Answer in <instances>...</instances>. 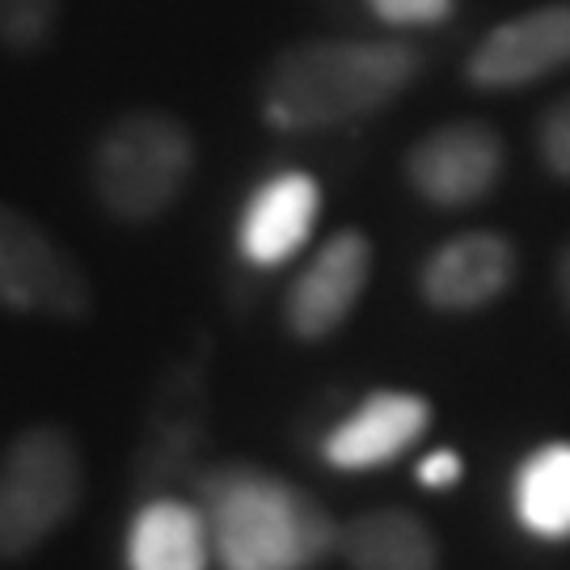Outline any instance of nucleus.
<instances>
[{
  "mask_svg": "<svg viewBox=\"0 0 570 570\" xmlns=\"http://www.w3.org/2000/svg\"><path fill=\"white\" fill-rule=\"evenodd\" d=\"M195 503L225 570H313L338 550V524L305 487L245 461L195 478Z\"/></svg>",
  "mask_w": 570,
  "mask_h": 570,
  "instance_id": "f257e3e1",
  "label": "nucleus"
},
{
  "mask_svg": "<svg viewBox=\"0 0 570 570\" xmlns=\"http://www.w3.org/2000/svg\"><path fill=\"white\" fill-rule=\"evenodd\" d=\"M419 77L410 42L313 39L275 56L263 81L266 119L284 131H326L376 115Z\"/></svg>",
  "mask_w": 570,
  "mask_h": 570,
  "instance_id": "f03ea898",
  "label": "nucleus"
},
{
  "mask_svg": "<svg viewBox=\"0 0 570 570\" xmlns=\"http://www.w3.org/2000/svg\"><path fill=\"white\" fill-rule=\"evenodd\" d=\"M195 174V140L183 122L165 110L119 115L94 144V195L127 225H148L183 199Z\"/></svg>",
  "mask_w": 570,
  "mask_h": 570,
  "instance_id": "7ed1b4c3",
  "label": "nucleus"
},
{
  "mask_svg": "<svg viewBox=\"0 0 570 570\" xmlns=\"http://www.w3.org/2000/svg\"><path fill=\"white\" fill-rule=\"evenodd\" d=\"M85 490L81 452L56 423L26 428L0 456V562L30 558L68 524Z\"/></svg>",
  "mask_w": 570,
  "mask_h": 570,
  "instance_id": "20e7f679",
  "label": "nucleus"
},
{
  "mask_svg": "<svg viewBox=\"0 0 570 570\" xmlns=\"http://www.w3.org/2000/svg\"><path fill=\"white\" fill-rule=\"evenodd\" d=\"M0 301L18 313L77 322L94 308L81 263L39 220L0 204Z\"/></svg>",
  "mask_w": 570,
  "mask_h": 570,
  "instance_id": "39448f33",
  "label": "nucleus"
},
{
  "mask_svg": "<svg viewBox=\"0 0 570 570\" xmlns=\"http://www.w3.org/2000/svg\"><path fill=\"white\" fill-rule=\"evenodd\" d=\"M508 148L487 122H444L410 148V186L435 207L482 204L503 178Z\"/></svg>",
  "mask_w": 570,
  "mask_h": 570,
  "instance_id": "423d86ee",
  "label": "nucleus"
},
{
  "mask_svg": "<svg viewBox=\"0 0 570 570\" xmlns=\"http://www.w3.org/2000/svg\"><path fill=\"white\" fill-rule=\"evenodd\" d=\"M207 440V385L199 364H178L161 381L136 452V487L157 499L174 482L190 478Z\"/></svg>",
  "mask_w": 570,
  "mask_h": 570,
  "instance_id": "0eeeda50",
  "label": "nucleus"
},
{
  "mask_svg": "<svg viewBox=\"0 0 570 570\" xmlns=\"http://www.w3.org/2000/svg\"><path fill=\"white\" fill-rule=\"evenodd\" d=\"M367 275H372V245H367L364 233H351V228L334 233L313 254V263L296 275V284L287 287V330L305 343L330 338L351 317V308L360 305Z\"/></svg>",
  "mask_w": 570,
  "mask_h": 570,
  "instance_id": "6e6552de",
  "label": "nucleus"
},
{
  "mask_svg": "<svg viewBox=\"0 0 570 570\" xmlns=\"http://www.w3.org/2000/svg\"><path fill=\"white\" fill-rule=\"evenodd\" d=\"M570 63V4H541L503 21L469 56L478 89H520Z\"/></svg>",
  "mask_w": 570,
  "mask_h": 570,
  "instance_id": "1a4fd4ad",
  "label": "nucleus"
},
{
  "mask_svg": "<svg viewBox=\"0 0 570 570\" xmlns=\"http://www.w3.org/2000/svg\"><path fill=\"white\" fill-rule=\"evenodd\" d=\"M431 423V406L406 389H381L364 406H355L338 428L326 435L322 456L343 473L393 465L406 449L423 440Z\"/></svg>",
  "mask_w": 570,
  "mask_h": 570,
  "instance_id": "9d476101",
  "label": "nucleus"
},
{
  "mask_svg": "<svg viewBox=\"0 0 570 570\" xmlns=\"http://www.w3.org/2000/svg\"><path fill=\"white\" fill-rule=\"evenodd\" d=\"M515 279V245L499 233H461L419 271V292L440 313H469L499 301Z\"/></svg>",
  "mask_w": 570,
  "mask_h": 570,
  "instance_id": "9b49d317",
  "label": "nucleus"
},
{
  "mask_svg": "<svg viewBox=\"0 0 570 570\" xmlns=\"http://www.w3.org/2000/svg\"><path fill=\"white\" fill-rule=\"evenodd\" d=\"M317 183L301 169H284L275 178H266L242 212L237 225V245H242L245 263L254 266H279L287 263L313 233L317 220Z\"/></svg>",
  "mask_w": 570,
  "mask_h": 570,
  "instance_id": "f8f14e48",
  "label": "nucleus"
},
{
  "mask_svg": "<svg viewBox=\"0 0 570 570\" xmlns=\"http://www.w3.org/2000/svg\"><path fill=\"white\" fill-rule=\"evenodd\" d=\"M212 532L199 503L157 494L148 499L127 532V570H207Z\"/></svg>",
  "mask_w": 570,
  "mask_h": 570,
  "instance_id": "ddd939ff",
  "label": "nucleus"
},
{
  "mask_svg": "<svg viewBox=\"0 0 570 570\" xmlns=\"http://www.w3.org/2000/svg\"><path fill=\"white\" fill-rule=\"evenodd\" d=\"M338 553L351 570H440L435 532L402 508H376L338 529Z\"/></svg>",
  "mask_w": 570,
  "mask_h": 570,
  "instance_id": "4468645a",
  "label": "nucleus"
},
{
  "mask_svg": "<svg viewBox=\"0 0 570 570\" xmlns=\"http://www.w3.org/2000/svg\"><path fill=\"white\" fill-rule=\"evenodd\" d=\"M515 515L541 541H570V444H546L515 473Z\"/></svg>",
  "mask_w": 570,
  "mask_h": 570,
  "instance_id": "2eb2a0df",
  "label": "nucleus"
},
{
  "mask_svg": "<svg viewBox=\"0 0 570 570\" xmlns=\"http://www.w3.org/2000/svg\"><path fill=\"white\" fill-rule=\"evenodd\" d=\"M60 18V0H0V47L4 51H39Z\"/></svg>",
  "mask_w": 570,
  "mask_h": 570,
  "instance_id": "dca6fc26",
  "label": "nucleus"
},
{
  "mask_svg": "<svg viewBox=\"0 0 570 570\" xmlns=\"http://www.w3.org/2000/svg\"><path fill=\"white\" fill-rule=\"evenodd\" d=\"M537 144H541V161L550 165V174L570 183V98H562V102H553L546 110Z\"/></svg>",
  "mask_w": 570,
  "mask_h": 570,
  "instance_id": "f3484780",
  "label": "nucleus"
},
{
  "mask_svg": "<svg viewBox=\"0 0 570 570\" xmlns=\"http://www.w3.org/2000/svg\"><path fill=\"white\" fill-rule=\"evenodd\" d=\"M367 4L389 26H440L452 13V0H367Z\"/></svg>",
  "mask_w": 570,
  "mask_h": 570,
  "instance_id": "a211bd4d",
  "label": "nucleus"
},
{
  "mask_svg": "<svg viewBox=\"0 0 570 570\" xmlns=\"http://www.w3.org/2000/svg\"><path fill=\"white\" fill-rule=\"evenodd\" d=\"M461 473H465V465H461V456H456L452 449H435L419 461V482L431 487V490L456 487V482H461Z\"/></svg>",
  "mask_w": 570,
  "mask_h": 570,
  "instance_id": "6ab92c4d",
  "label": "nucleus"
},
{
  "mask_svg": "<svg viewBox=\"0 0 570 570\" xmlns=\"http://www.w3.org/2000/svg\"><path fill=\"white\" fill-rule=\"evenodd\" d=\"M553 287H558V301L570 313V245L558 254V266H553Z\"/></svg>",
  "mask_w": 570,
  "mask_h": 570,
  "instance_id": "aec40b11",
  "label": "nucleus"
}]
</instances>
